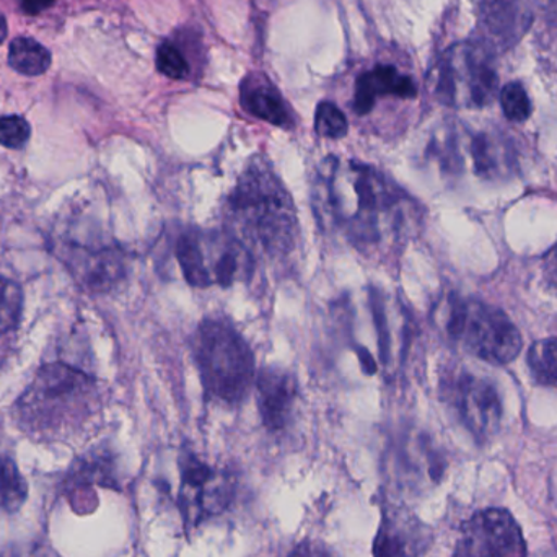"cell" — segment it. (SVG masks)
Returning a JSON list of instances; mask_svg holds the SVG:
<instances>
[{"label": "cell", "instance_id": "4fadbf2b", "mask_svg": "<svg viewBox=\"0 0 557 557\" xmlns=\"http://www.w3.org/2000/svg\"><path fill=\"white\" fill-rule=\"evenodd\" d=\"M431 542V529L411 510L401 506H385L373 543V557H421Z\"/></svg>", "mask_w": 557, "mask_h": 557}, {"label": "cell", "instance_id": "d6986e66", "mask_svg": "<svg viewBox=\"0 0 557 557\" xmlns=\"http://www.w3.org/2000/svg\"><path fill=\"white\" fill-rule=\"evenodd\" d=\"M26 483L9 457H0V512H15L26 499Z\"/></svg>", "mask_w": 557, "mask_h": 557}, {"label": "cell", "instance_id": "f546056e", "mask_svg": "<svg viewBox=\"0 0 557 557\" xmlns=\"http://www.w3.org/2000/svg\"><path fill=\"white\" fill-rule=\"evenodd\" d=\"M7 36V20L5 16H3V13L0 12V45H2L3 39H5Z\"/></svg>", "mask_w": 557, "mask_h": 557}, {"label": "cell", "instance_id": "30bf717a", "mask_svg": "<svg viewBox=\"0 0 557 557\" xmlns=\"http://www.w3.org/2000/svg\"><path fill=\"white\" fill-rule=\"evenodd\" d=\"M454 557H527V543L512 513L486 509L465 523Z\"/></svg>", "mask_w": 557, "mask_h": 557}, {"label": "cell", "instance_id": "6da1fadb", "mask_svg": "<svg viewBox=\"0 0 557 557\" xmlns=\"http://www.w3.org/2000/svg\"><path fill=\"white\" fill-rule=\"evenodd\" d=\"M313 193L320 224L343 234L363 253L408 240L421 219L408 193L385 173L356 160H324Z\"/></svg>", "mask_w": 557, "mask_h": 557}, {"label": "cell", "instance_id": "ac0fdd59", "mask_svg": "<svg viewBox=\"0 0 557 557\" xmlns=\"http://www.w3.org/2000/svg\"><path fill=\"white\" fill-rule=\"evenodd\" d=\"M9 64L18 74L36 77L51 67V54L41 42L26 36H18L10 45Z\"/></svg>", "mask_w": 557, "mask_h": 557}, {"label": "cell", "instance_id": "603a6c76", "mask_svg": "<svg viewBox=\"0 0 557 557\" xmlns=\"http://www.w3.org/2000/svg\"><path fill=\"white\" fill-rule=\"evenodd\" d=\"M349 129L347 117L343 111L330 101H323L318 104L317 113H314V131L318 136L326 137V139H341L346 136Z\"/></svg>", "mask_w": 557, "mask_h": 557}, {"label": "cell", "instance_id": "f1b7e54d", "mask_svg": "<svg viewBox=\"0 0 557 557\" xmlns=\"http://www.w3.org/2000/svg\"><path fill=\"white\" fill-rule=\"evenodd\" d=\"M543 16L549 25L557 26V0H536Z\"/></svg>", "mask_w": 557, "mask_h": 557}, {"label": "cell", "instance_id": "4316f807", "mask_svg": "<svg viewBox=\"0 0 557 557\" xmlns=\"http://www.w3.org/2000/svg\"><path fill=\"white\" fill-rule=\"evenodd\" d=\"M290 557H334L323 545L314 542H304L292 552Z\"/></svg>", "mask_w": 557, "mask_h": 557}, {"label": "cell", "instance_id": "e0dca14e", "mask_svg": "<svg viewBox=\"0 0 557 557\" xmlns=\"http://www.w3.org/2000/svg\"><path fill=\"white\" fill-rule=\"evenodd\" d=\"M470 153L474 170L483 178L506 180L516 169L513 149L499 134H474L470 140Z\"/></svg>", "mask_w": 557, "mask_h": 557}, {"label": "cell", "instance_id": "2e32d148", "mask_svg": "<svg viewBox=\"0 0 557 557\" xmlns=\"http://www.w3.org/2000/svg\"><path fill=\"white\" fill-rule=\"evenodd\" d=\"M418 87L408 75L392 65H380L360 75L356 84L354 110L367 114L373 110L380 97L414 98Z\"/></svg>", "mask_w": 557, "mask_h": 557}, {"label": "cell", "instance_id": "8992f818", "mask_svg": "<svg viewBox=\"0 0 557 557\" xmlns=\"http://www.w3.org/2000/svg\"><path fill=\"white\" fill-rule=\"evenodd\" d=\"M175 255L186 282L196 288L231 287L253 270V255L227 231H186Z\"/></svg>", "mask_w": 557, "mask_h": 557}, {"label": "cell", "instance_id": "83f0119b", "mask_svg": "<svg viewBox=\"0 0 557 557\" xmlns=\"http://www.w3.org/2000/svg\"><path fill=\"white\" fill-rule=\"evenodd\" d=\"M18 3L23 12L28 13V15H36V13H41L42 10L49 9L54 3V0H18Z\"/></svg>", "mask_w": 557, "mask_h": 557}, {"label": "cell", "instance_id": "ffe728a7", "mask_svg": "<svg viewBox=\"0 0 557 557\" xmlns=\"http://www.w3.org/2000/svg\"><path fill=\"white\" fill-rule=\"evenodd\" d=\"M529 367L540 385L557 389V336L533 344L529 352Z\"/></svg>", "mask_w": 557, "mask_h": 557}, {"label": "cell", "instance_id": "8fae6325", "mask_svg": "<svg viewBox=\"0 0 557 557\" xmlns=\"http://www.w3.org/2000/svg\"><path fill=\"white\" fill-rule=\"evenodd\" d=\"M58 255L82 287L108 292L126 276V258L116 247L77 244L71 237L58 240Z\"/></svg>", "mask_w": 557, "mask_h": 557}, {"label": "cell", "instance_id": "3957f363", "mask_svg": "<svg viewBox=\"0 0 557 557\" xmlns=\"http://www.w3.org/2000/svg\"><path fill=\"white\" fill-rule=\"evenodd\" d=\"M97 385L67 363L38 370L15 405L20 429L36 441H67L94 414Z\"/></svg>", "mask_w": 557, "mask_h": 557}, {"label": "cell", "instance_id": "5bb4252c", "mask_svg": "<svg viewBox=\"0 0 557 557\" xmlns=\"http://www.w3.org/2000/svg\"><path fill=\"white\" fill-rule=\"evenodd\" d=\"M255 386L258 409L267 429L278 432L287 428L298 396L294 375L278 367H267L258 373Z\"/></svg>", "mask_w": 557, "mask_h": 557}, {"label": "cell", "instance_id": "52a82bcc", "mask_svg": "<svg viewBox=\"0 0 557 557\" xmlns=\"http://www.w3.org/2000/svg\"><path fill=\"white\" fill-rule=\"evenodd\" d=\"M432 90L438 101L454 108H484L499 90L494 52L481 41L451 46L432 71Z\"/></svg>", "mask_w": 557, "mask_h": 557}, {"label": "cell", "instance_id": "484cf974", "mask_svg": "<svg viewBox=\"0 0 557 557\" xmlns=\"http://www.w3.org/2000/svg\"><path fill=\"white\" fill-rule=\"evenodd\" d=\"M543 276H545L548 287L557 295V244L545 255Z\"/></svg>", "mask_w": 557, "mask_h": 557}, {"label": "cell", "instance_id": "cb8c5ba5", "mask_svg": "<svg viewBox=\"0 0 557 557\" xmlns=\"http://www.w3.org/2000/svg\"><path fill=\"white\" fill-rule=\"evenodd\" d=\"M156 64L160 74L173 78V81H182V78L188 77V61H186L183 52L180 51L176 46H173L172 42H162V45L159 46V49H157Z\"/></svg>", "mask_w": 557, "mask_h": 557}, {"label": "cell", "instance_id": "44dd1931", "mask_svg": "<svg viewBox=\"0 0 557 557\" xmlns=\"http://www.w3.org/2000/svg\"><path fill=\"white\" fill-rule=\"evenodd\" d=\"M23 295L18 285L0 276V337L15 331L22 318Z\"/></svg>", "mask_w": 557, "mask_h": 557}, {"label": "cell", "instance_id": "7402d4cb", "mask_svg": "<svg viewBox=\"0 0 557 557\" xmlns=\"http://www.w3.org/2000/svg\"><path fill=\"white\" fill-rule=\"evenodd\" d=\"M500 107L507 120L513 123H523L532 116V101L525 87L519 82H510L500 90Z\"/></svg>", "mask_w": 557, "mask_h": 557}, {"label": "cell", "instance_id": "277c9868", "mask_svg": "<svg viewBox=\"0 0 557 557\" xmlns=\"http://www.w3.org/2000/svg\"><path fill=\"white\" fill-rule=\"evenodd\" d=\"M206 396L235 406L251 392L257 370L250 344L224 320L202 321L191 339Z\"/></svg>", "mask_w": 557, "mask_h": 557}, {"label": "cell", "instance_id": "7c38bea8", "mask_svg": "<svg viewBox=\"0 0 557 557\" xmlns=\"http://www.w3.org/2000/svg\"><path fill=\"white\" fill-rule=\"evenodd\" d=\"M481 42L493 52L509 51L532 25L529 0H473Z\"/></svg>", "mask_w": 557, "mask_h": 557}, {"label": "cell", "instance_id": "5b68a950", "mask_svg": "<svg viewBox=\"0 0 557 557\" xmlns=\"http://www.w3.org/2000/svg\"><path fill=\"white\" fill-rule=\"evenodd\" d=\"M442 317V326L455 344L493 366L512 362L522 350L519 327L493 305L450 295Z\"/></svg>", "mask_w": 557, "mask_h": 557}, {"label": "cell", "instance_id": "9a60e30c", "mask_svg": "<svg viewBox=\"0 0 557 557\" xmlns=\"http://www.w3.org/2000/svg\"><path fill=\"white\" fill-rule=\"evenodd\" d=\"M240 103L245 111L258 120L282 129L294 126L290 108L281 91L267 75L250 74L240 85Z\"/></svg>", "mask_w": 557, "mask_h": 557}, {"label": "cell", "instance_id": "d4e9b609", "mask_svg": "<svg viewBox=\"0 0 557 557\" xmlns=\"http://www.w3.org/2000/svg\"><path fill=\"white\" fill-rule=\"evenodd\" d=\"M29 124L22 116L0 117V146L7 149H22L29 139Z\"/></svg>", "mask_w": 557, "mask_h": 557}, {"label": "cell", "instance_id": "ba28073f", "mask_svg": "<svg viewBox=\"0 0 557 557\" xmlns=\"http://www.w3.org/2000/svg\"><path fill=\"white\" fill-rule=\"evenodd\" d=\"M442 395L478 444L493 441L503 424L504 406L493 380L458 370L442 383Z\"/></svg>", "mask_w": 557, "mask_h": 557}, {"label": "cell", "instance_id": "4dcf8cb0", "mask_svg": "<svg viewBox=\"0 0 557 557\" xmlns=\"http://www.w3.org/2000/svg\"><path fill=\"white\" fill-rule=\"evenodd\" d=\"M257 5L263 7V9H270V7H276L278 0H255Z\"/></svg>", "mask_w": 557, "mask_h": 557}, {"label": "cell", "instance_id": "9c48e42d", "mask_svg": "<svg viewBox=\"0 0 557 557\" xmlns=\"http://www.w3.org/2000/svg\"><path fill=\"white\" fill-rule=\"evenodd\" d=\"M180 490L176 506L186 527L221 516L235 496V480L227 470L212 467L191 451L180 457Z\"/></svg>", "mask_w": 557, "mask_h": 557}, {"label": "cell", "instance_id": "7a4b0ae2", "mask_svg": "<svg viewBox=\"0 0 557 557\" xmlns=\"http://www.w3.org/2000/svg\"><path fill=\"white\" fill-rule=\"evenodd\" d=\"M227 232L251 255L281 260L294 253L298 218L294 199L264 157H253L225 202Z\"/></svg>", "mask_w": 557, "mask_h": 557}]
</instances>
